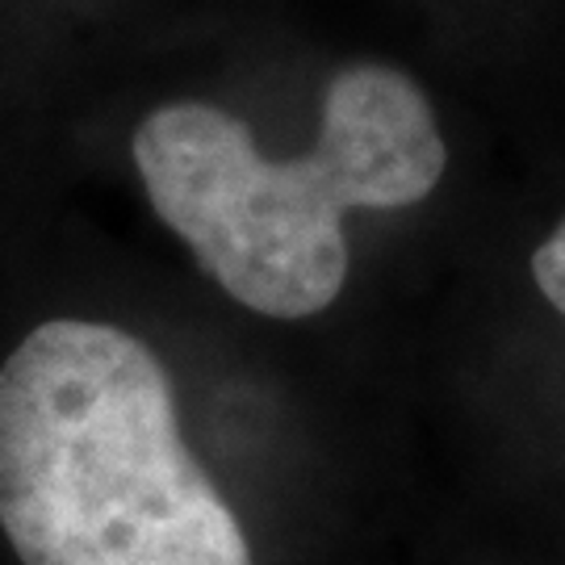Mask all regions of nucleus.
Returning <instances> with one entry per match:
<instances>
[{"label": "nucleus", "instance_id": "nucleus-1", "mask_svg": "<svg viewBox=\"0 0 565 565\" xmlns=\"http://www.w3.org/2000/svg\"><path fill=\"white\" fill-rule=\"evenodd\" d=\"M0 527L21 565H252L160 356L93 319L39 323L0 364Z\"/></svg>", "mask_w": 565, "mask_h": 565}, {"label": "nucleus", "instance_id": "nucleus-2", "mask_svg": "<svg viewBox=\"0 0 565 565\" xmlns=\"http://www.w3.org/2000/svg\"><path fill=\"white\" fill-rule=\"evenodd\" d=\"M448 147L398 67L352 63L327 84L323 135L268 160L235 114L172 102L135 130L147 202L226 294L268 319H310L348 281V210H403L440 184Z\"/></svg>", "mask_w": 565, "mask_h": 565}, {"label": "nucleus", "instance_id": "nucleus-3", "mask_svg": "<svg viewBox=\"0 0 565 565\" xmlns=\"http://www.w3.org/2000/svg\"><path fill=\"white\" fill-rule=\"evenodd\" d=\"M532 277L541 285V294L553 302V310L565 315V218L557 223V231L536 247V256H532Z\"/></svg>", "mask_w": 565, "mask_h": 565}]
</instances>
